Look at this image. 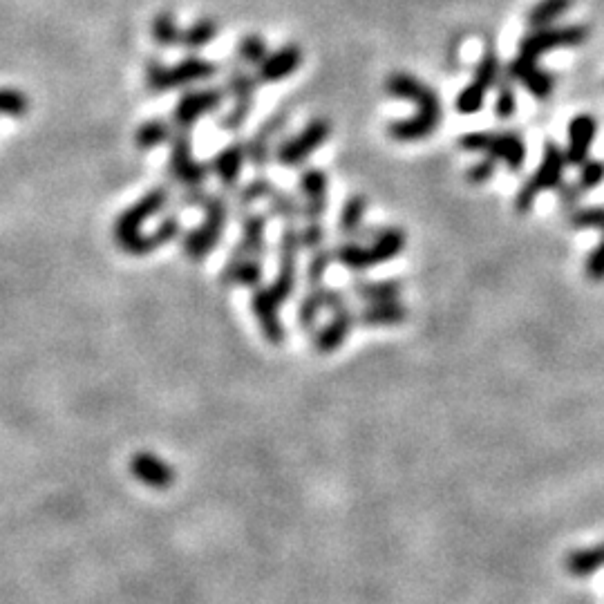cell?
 I'll use <instances>...</instances> for the list:
<instances>
[{
	"label": "cell",
	"instance_id": "cell-1",
	"mask_svg": "<svg viewBox=\"0 0 604 604\" xmlns=\"http://www.w3.org/2000/svg\"><path fill=\"white\" fill-rule=\"evenodd\" d=\"M385 92L394 99L410 101L417 106V112L408 119L392 121L388 126V135L401 144H412V141H421L432 137L437 128L441 126L443 108L439 101V94L434 92L426 83L419 81L410 72H394L385 81Z\"/></svg>",
	"mask_w": 604,
	"mask_h": 604
},
{
	"label": "cell",
	"instance_id": "cell-2",
	"mask_svg": "<svg viewBox=\"0 0 604 604\" xmlns=\"http://www.w3.org/2000/svg\"><path fill=\"white\" fill-rule=\"evenodd\" d=\"M217 65L204 61L200 56H186L175 65H164L159 59H148L146 63V88L153 94H164L168 90L186 88L193 83L209 81L217 74Z\"/></svg>",
	"mask_w": 604,
	"mask_h": 604
},
{
	"label": "cell",
	"instance_id": "cell-3",
	"mask_svg": "<svg viewBox=\"0 0 604 604\" xmlns=\"http://www.w3.org/2000/svg\"><path fill=\"white\" fill-rule=\"evenodd\" d=\"M202 211V224L182 235V253L191 262H202L217 249L224 235L226 220H229V202L220 193H209V200L202 206Z\"/></svg>",
	"mask_w": 604,
	"mask_h": 604
},
{
	"label": "cell",
	"instance_id": "cell-4",
	"mask_svg": "<svg viewBox=\"0 0 604 604\" xmlns=\"http://www.w3.org/2000/svg\"><path fill=\"white\" fill-rule=\"evenodd\" d=\"M459 146L468 150V153H481L486 157H493L495 162H502L511 173L522 171V166L526 162V141L515 130L466 132V135L459 139Z\"/></svg>",
	"mask_w": 604,
	"mask_h": 604
},
{
	"label": "cell",
	"instance_id": "cell-5",
	"mask_svg": "<svg viewBox=\"0 0 604 604\" xmlns=\"http://www.w3.org/2000/svg\"><path fill=\"white\" fill-rule=\"evenodd\" d=\"M569 162H566L564 148L555 141H546L542 162L537 166V171L526 179V184L519 188L515 197V211L528 213L533 211L535 200L546 191H558L564 182V171Z\"/></svg>",
	"mask_w": 604,
	"mask_h": 604
},
{
	"label": "cell",
	"instance_id": "cell-6",
	"mask_svg": "<svg viewBox=\"0 0 604 604\" xmlns=\"http://www.w3.org/2000/svg\"><path fill=\"white\" fill-rule=\"evenodd\" d=\"M329 135H332V124H329V119L323 117L311 119L305 128L296 132V135L280 141L276 150H273V159L285 168H298L325 144Z\"/></svg>",
	"mask_w": 604,
	"mask_h": 604
},
{
	"label": "cell",
	"instance_id": "cell-7",
	"mask_svg": "<svg viewBox=\"0 0 604 604\" xmlns=\"http://www.w3.org/2000/svg\"><path fill=\"white\" fill-rule=\"evenodd\" d=\"M168 202H171V188L168 186H157L153 191H148L141 200H137L132 206L121 213L115 226H112V238H115L117 247L135 238V235L144 233V224L150 220V217H155L162 213Z\"/></svg>",
	"mask_w": 604,
	"mask_h": 604
},
{
	"label": "cell",
	"instance_id": "cell-8",
	"mask_svg": "<svg viewBox=\"0 0 604 604\" xmlns=\"http://www.w3.org/2000/svg\"><path fill=\"white\" fill-rule=\"evenodd\" d=\"M171 157H168V175L175 184L184 188L204 186L206 177L211 173V164H204L193 155L191 130L175 128L171 141Z\"/></svg>",
	"mask_w": 604,
	"mask_h": 604
},
{
	"label": "cell",
	"instance_id": "cell-9",
	"mask_svg": "<svg viewBox=\"0 0 604 604\" xmlns=\"http://www.w3.org/2000/svg\"><path fill=\"white\" fill-rule=\"evenodd\" d=\"M589 39L587 25H546L535 27V32L526 34L519 41V54L528 56V59H540L542 54L562 50V47H578Z\"/></svg>",
	"mask_w": 604,
	"mask_h": 604
},
{
	"label": "cell",
	"instance_id": "cell-10",
	"mask_svg": "<svg viewBox=\"0 0 604 604\" xmlns=\"http://www.w3.org/2000/svg\"><path fill=\"white\" fill-rule=\"evenodd\" d=\"M499 72H502V63H499L497 52L488 50L475 70L473 81L457 94L455 108L459 115H477V112L484 108L486 97L490 88H495L499 83Z\"/></svg>",
	"mask_w": 604,
	"mask_h": 604
},
{
	"label": "cell",
	"instance_id": "cell-11",
	"mask_svg": "<svg viewBox=\"0 0 604 604\" xmlns=\"http://www.w3.org/2000/svg\"><path fill=\"white\" fill-rule=\"evenodd\" d=\"M224 99H226V90L220 86L184 92L182 97H179L177 106L173 108V117H171L173 126L179 130L195 128L197 121L220 110Z\"/></svg>",
	"mask_w": 604,
	"mask_h": 604
},
{
	"label": "cell",
	"instance_id": "cell-12",
	"mask_svg": "<svg viewBox=\"0 0 604 604\" xmlns=\"http://www.w3.org/2000/svg\"><path fill=\"white\" fill-rule=\"evenodd\" d=\"M280 300L273 296L271 287H256L251 294V309L253 316L258 318L262 336L271 345H282L287 341V327L280 318Z\"/></svg>",
	"mask_w": 604,
	"mask_h": 604
},
{
	"label": "cell",
	"instance_id": "cell-13",
	"mask_svg": "<svg viewBox=\"0 0 604 604\" xmlns=\"http://www.w3.org/2000/svg\"><path fill=\"white\" fill-rule=\"evenodd\" d=\"M329 179L320 168H305L298 177V193L302 197L300 211L305 222H320L327 211Z\"/></svg>",
	"mask_w": 604,
	"mask_h": 604
},
{
	"label": "cell",
	"instance_id": "cell-14",
	"mask_svg": "<svg viewBox=\"0 0 604 604\" xmlns=\"http://www.w3.org/2000/svg\"><path fill=\"white\" fill-rule=\"evenodd\" d=\"M177 238H182V222H179L177 215H168L157 224L153 233H139L132 240L121 244L119 249L132 258H146L148 253L166 247V244L175 242Z\"/></svg>",
	"mask_w": 604,
	"mask_h": 604
},
{
	"label": "cell",
	"instance_id": "cell-15",
	"mask_svg": "<svg viewBox=\"0 0 604 604\" xmlns=\"http://www.w3.org/2000/svg\"><path fill=\"white\" fill-rule=\"evenodd\" d=\"M598 135V121L591 115H578L569 121L566 128V162L569 166H582L587 159H591V146Z\"/></svg>",
	"mask_w": 604,
	"mask_h": 604
},
{
	"label": "cell",
	"instance_id": "cell-16",
	"mask_svg": "<svg viewBox=\"0 0 604 604\" xmlns=\"http://www.w3.org/2000/svg\"><path fill=\"white\" fill-rule=\"evenodd\" d=\"M508 79L517 81L519 86L531 92L535 99H549L555 88L553 74L542 70L535 59H528V56L522 54L508 63Z\"/></svg>",
	"mask_w": 604,
	"mask_h": 604
},
{
	"label": "cell",
	"instance_id": "cell-17",
	"mask_svg": "<svg viewBox=\"0 0 604 604\" xmlns=\"http://www.w3.org/2000/svg\"><path fill=\"white\" fill-rule=\"evenodd\" d=\"M356 320V311L352 307L336 311L332 314V320L320 329H314V338H311V345H314L316 354H334L343 347L347 341V336L352 334Z\"/></svg>",
	"mask_w": 604,
	"mask_h": 604
},
{
	"label": "cell",
	"instance_id": "cell-18",
	"mask_svg": "<svg viewBox=\"0 0 604 604\" xmlns=\"http://www.w3.org/2000/svg\"><path fill=\"white\" fill-rule=\"evenodd\" d=\"M289 121V112H276L271 119H267V124H262L260 130L247 141V162L256 168V171H264L267 164L273 157V141L278 139L280 130L287 126Z\"/></svg>",
	"mask_w": 604,
	"mask_h": 604
},
{
	"label": "cell",
	"instance_id": "cell-19",
	"mask_svg": "<svg viewBox=\"0 0 604 604\" xmlns=\"http://www.w3.org/2000/svg\"><path fill=\"white\" fill-rule=\"evenodd\" d=\"M302 65V50L298 45L289 43L280 47L276 52H269L256 68V79L258 83H278L289 79Z\"/></svg>",
	"mask_w": 604,
	"mask_h": 604
},
{
	"label": "cell",
	"instance_id": "cell-20",
	"mask_svg": "<svg viewBox=\"0 0 604 604\" xmlns=\"http://www.w3.org/2000/svg\"><path fill=\"white\" fill-rule=\"evenodd\" d=\"M209 164L211 173H215V177L220 179V184L226 191H233L240 182L244 164H247V141H231V144L224 146Z\"/></svg>",
	"mask_w": 604,
	"mask_h": 604
},
{
	"label": "cell",
	"instance_id": "cell-21",
	"mask_svg": "<svg viewBox=\"0 0 604 604\" xmlns=\"http://www.w3.org/2000/svg\"><path fill=\"white\" fill-rule=\"evenodd\" d=\"M267 224H269V213H258V211L244 213L240 242L235 244L233 251L242 253V256L264 258V253H267Z\"/></svg>",
	"mask_w": 604,
	"mask_h": 604
},
{
	"label": "cell",
	"instance_id": "cell-22",
	"mask_svg": "<svg viewBox=\"0 0 604 604\" xmlns=\"http://www.w3.org/2000/svg\"><path fill=\"white\" fill-rule=\"evenodd\" d=\"M264 276L262 258L253 256H242V253L231 251L229 260L222 267V282L229 287H260Z\"/></svg>",
	"mask_w": 604,
	"mask_h": 604
},
{
	"label": "cell",
	"instance_id": "cell-23",
	"mask_svg": "<svg viewBox=\"0 0 604 604\" xmlns=\"http://www.w3.org/2000/svg\"><path fill=\"white\" fill-rule=\"evenodd\" d=\"M405 244H408V238H405L399 226H383V229L372 231V240L367 244V249H370L374 267L399 258Z\"/></svg>",
	"mask_w": 604,
	"mask_h": 604
},
{
	"label": "cell",
	"instance_id": "cell-24",
	"mask_svg": "<svg viewBox=\"0 0 604 604\" xmlns=\"http://www.w3.org/2000/svg\"><path fill=\"white\" fill-rule=\"evenodd\" d=\"M405 318H408V307L401 300L370 302L356 314L358 325L363 327H392L401 325Z\"/></svg>",
	"mask_w": 604,
	"mask_h": 604
},
{
	"label": "cell",
	"instance_id": "cell-25",
	"mask_svg": "<svg viewBox=\"0 0 604 604\" xmlns=\"http://www.w3.org/2000/svg\"><path fill=\"white\" fill-rule=\"evenodd\" d=\"M130 470L137 479L155 488H164L173 481L171 466L164 464V461L155 455H148V452H139V455L132 457Z\"/></svg>",
	"mask_w": 604,
	"mask_h": 604
},
{
	"label": "cell",
	"instance_id": "cell-26",
	"mask_svg": "<svg viewBox=\"0 0 604 604\" xmlns=\"http://www.w3.org/2000/svg\"><path fill=\"white\" fill-rule=\"evenodd\" d=\"M602 566H604V542L564 555V569L566 573L575 575V578H587V575L596 573L598 569H602Z\"/></svg>",
	"mask_w": 604,
	"mask_h": 604
},
{
	"label": "cell",
	"instance_id": "cell-27",
	"mask_svg": "<svg viewBox=\"0 0 604 604\" xmlns=\"http://www.w3.org/2000/svg\"><path fill=\"white\" fill-rule=\"evenodd\" d=\"M258 86L260 83L256 79V74H251L242 63H235L229 70V77H226L224 90L231 94L235 103H253Z\"/></svg>",
	"mask_w": 604,
	"mask_h": 604
},
{
	"label": "cell",
	"instance_id": "cell-28",
	"mask_svg": "<svg viewBox=\"0 0 604 604\" xmlns=\"http://www.w3.org/2000/svg\"><path fill=\"white\" fill-rule=\"evenodd\" d=\"M401 282L399 280H358L354 285V296L363 300L365 305L370 302H388L401 298Z\"/></svg>",
	"mask_w": 604,
	"mask_h": 604
},
{
	"label": "cell",
	"instance_id": "cell-29",
	"mask_svg": "<svg viewBox=\"0 0 604 604\" xmlns=\"http://www.w3.org/2000/svg\"><path fill=\"white\" fill-rule=\"evenodd\" d=\"M367 211V200L363 195H352L347 197V202L341 211V222H338V231L343 238L356 240L363 231V220Z\"/></svg>",
	"mask_w": 604,
	"mask_h": 604
},
{
	"label": "cell",
	"instance_id": "cell-30",
	"mask_svg": "<svg viewBox=\"0 0 604 604\" xmlns=\"http://www.w3.org/2000/svg\"><path fill=\"white\" fill-rule=\"evenodd\" d=\"M175 132V126L168 124L164 119H150L146 124H141L135 132V146L137 150H153L162 144H168Z\"/></svg>",
	"mask_w": 604,
	"mask_h": 604
},
{
	"label": "cell",
	"instance_id": "cell-31",
	"mask_svg": "<svg viewBox=\"0 0 604 604\" xmlns=\"http://www.w3.org/2000/svg\"><path fill=\"white\" fill-rule=\"evenodd\" d=\"M334 260L338 264H343L345 269L354 271V273H363V271L374 267L367 244H361V242H356V240L343 242L341 247L334 249Z\"/></svg>",
	"mask_w": 604,
	"mask_h": 604
},
{
	"label": "cell",
	"instance_id": "cell-32",
	"mask_svg": "<svg viewBox=\"0 0 604 604\" xmlns=\"http://www.w3.org/2000/svg\"><path fill=\"white\" fill-rule=\"evenodd\" d=\"M217 34H220V23H217L215 18H200V21L182 32L179 45H182L186 52H200L202 47L215 41Z\"/></svg>",
	"mask_w": 604,
	"mask_h": 604
},
{
	"label": "cell",
	"instance_id": "cell-33",
	"mask_svg": "<svg viewBox=\"0 0 604 604\" xmlns=\"http://www.w3.org/2000/svg\"><path fill=\"white\" fill-rule=\"evenodd\" d=\"M575 0H540L535 7H531V12L526 14V23L531 27H546L558 21L560 16H564L569 9L573 7Z\"/></svg>",
	"mask_w": 604,
	"mask_h": 604
},
{
	"label": "cell",
	"instance_id": "cell-34",
	"mask_svg": "<svg viewBox=\"0 0 604 604\" xmlns=\"http://www.w3.org/2000/svg\"><path fill=\"white\" fill-rule=\"evenodd\" d=\"M273 193H276V184H273L269 177H256V179H251L249 184H244L240 188L238 197H235V202H238L240 211H249L253 204H258L262 200H269Z\"/></svg>",
	"mask_w": 604,
	"mask_h": 604
},
{
	"label": "cell",
	"instance_id": "cell-35",
	"mask_svg": "<svg viewBox=\"0 0 604 604\" xmlns=\"http://www.w3.org/2000/svg\"><path fill=\"white\" fill-rule=\"evenodd\" d=\"M320 289H323V287H316V289L309 287L307 294L302 296L300 302H298L296 320H298V327L305 329V332H314L320 311L325 309L323 307V296H320Z\"/></svg>",
	"mask_w": 604,
	"mask_h": 604
},
{
	"label": "cell",
	"instance_id": "cell-36",
	"mask_svg": "<svg viewBox=\"0 0 604 604\" xmlns=\"http://www.w3.org/2000/svg\"><path fill=\"white\" fill-rule=\"evenodd\" d=\"M267 202H269V217H276V220H282L285 224H296L298 220H302L300 200L291 193L276 191Z\"/></svg>",
	"mask_w": 604,
	"mask_h": 604
},
{
	"label": "cell",
	"instance_id": "cell-37",
	"mask_svg": "<svg viewBox=\"0 0 604 604\" xmlns=\"http://www.w3.org/2000/svg\"><path fill=\"white\" fill-rule=\"evenodd\" d=\"M298 285V262H278V273L271 282L273 296L280 300V305L291 300Z\"/></svg>",
	"mask_w": 604,
	"mask_h": 604
},
{
	"label": "cell",
	"instance_id": "cell-38",
	"mask_svg": "<svg viewBox=\"0 0 604 604\" xmlns=\"http://www.w3.org/2000/svg\"><path fill=\"white\" fill-rule=\"evenodd\" d=\"M153 41L159 47H175L182 41V32L177 25V18L171 12H162L153 18Z\"/></svg>",
	"mask_w": 604,
	"mask_h": 604
},
{
	"label": "cell",
	"instance_id": "cell-39",
	"mask_svg": "<svg viewBox=\"0 0 604 604\" xmlns=\"http://www.w3.org/2000/svg\"><path fill=\"white\" fill-rule=\"evenodd\" d=\"M267 54H269L267 41L258 34L242 36L238 43V63L242 65H253V68H258V65L267 59Z\"/></svg>",
	"mask_w": 604,
	"mask_h": 604
},
{
	"label": "cell",
	"instance_id": "cell-40",
	"mask_svg": "<svg viewBox=\"0 0 604 604\" xmlns=\"http://www.w3.org/2000/svg\"><path fill=\"white\" fill-rule=\"evenodd\" d=\"M332 262H334V251H329L325 247L311 251V258L307 264V282L311 289L325 285V273Z\"/></svg>",
	"mask_w": 604,
	"mask_h": 604
},
{
	"label": "cell",
	"instance_id": "cell-41",
	"mask_svg": "<svg viewBox=\"0 0 604 604\" xmlns=\"http://www.w3.org/2000/svg\"><path fill=\"white\" fill-rule=\"evenodd\" d=\"M27 110H30V101L21 90L0 88V117L21 119L27 115Z\"/></svg>",
	"mask_w": 604,
	"mask_h": 604
},
{
	"label": "cell",
	"instance_id": "cell-42",
	"mask_svg": "<svg viewBox=\"0 0 604 604\" xmlns=\"http://www.w3.org/2000/svg\"><path fill=\"white\" fill-rule=\"evenodd\" d=\"M573 229H593L604 235V206H587L571 213Z\"/></svg>",
	"mask_w": 604,
	"mask_h": 604
},
{
	"label": "cell",
	"instance_id": "cell-43",
	"mask_svg": "<svg viewBox=\"0 0 604 604\" xmlns=\"http://www.w3.org/2000/svg\"><path fill=\"white\" fill-rule=\"evenodd\" d=\"M604 182V162L600 159H587L580 166V175H578V184L582 193H589L593 188H598Z\"/></svg>",
	"mask_w": 604,
	"mask_h": 604
},
{
	"label": "cell",
	"instance_id": "cell-44",
	"mask_svg": "<svg viewBox=\"0 0 604 604\" xmlns=\"http://www.w3.org/2000/svg\"><path fill=\"white\" fill-rule=\"evenodd\" d=\"M251 110H253V103H233V108L229 112H224L220 121H217V126H220V130L224 132H238L249 121Z\"/></svg>",
	"mask_w": 604,
	"mask_h": 604
},
{
	"label": "cell",
	"instance_id": "cell-45",
	"mask_svg": "<svg viewBox=\"0 0 604 604\" xmlns=\"http://www.w3.org/2000/svg\"><path fill=\"white\" fill-rule=\"evenodd\" d=\"M517 110V94L508 81L497 83V99H495V117L511 119Z\"/></svg>",
	"mask_w": 604,
	"mask_h": 604
},
{
	"label": "cell",
	"instance_id": "cell-46",
	"mask_svg": "<svg viewBox=\"0 0 604 604\" xmlns=\"http://www.w3.org/2000/svg\"><path fill=\"white\" fill-rule=\"evenodd\" d=\"M325 238H327V231H325L323 222H305V224H302V229H300L302 249L316 251V249L323 247Z\"/></svg>",
	"mask_w": 604,
	"mask_h": 604
},
{
	"label": "cell",
	"instance_id": "cell-47",
	"mask_svg": "<svg viewBox=\"0 0 604 604\" xmlns=\"http://www.w3.org/2000/svg\"><path fill=\"white\" fill-rule=\"evenodd\" d=\"M584 276H587L591 282L604 280V235L596 244V249H593L587 260H584Z\"/></svg>",
	"mask_w": 604,
	"mask_h": 604
},
{
	"label": "cell",
	"instance_id": "cell-48",
	"mask_svg": "<svg viewBox=\"0 0 604 604\" xmlns=\"http://www.w3.org/2000/svg\"><path fill=\"white\" fill-rule=\"evenodd\" d=\"M495 173H497V162L493 157H486V159H481V162H477L475 166H470V171L466 173V177H468V182L470 184H486V182H490V179L495 177Z\"/></svg>",
	"mask_w": 604,
	"mask_h": 604
},
{
	"label": "cell",
	"instance_id": "cell-49",
	"mask_svg": "<svg viewBox=\"0 0 604 604\" xmlns=\"http://www.w3.org/2000/svg\"><path fill=\"white\" fill-rule=\"evenodd\" d=\"M320 296H323V307L327 311H332V314H336V311L349 307V296L345 294L343 289H338V287H325L323 285V289H320Z\"/></svg>",
	"mask_w": 604,
	"mask_h": 604
},
{
	"label": "cell",
	"instance_id": "cell-50",
	"mask_svg": "<svg viewBox=\"0 0 604 604\" xmlns=\"http://www.w3.org/2000/svg\"><path fill=\"white\" fill-rule=\"evenodd\" d=\"M206 200H209V193L204 191V186H197V188H186V193L182 195V202L179 204H182L184 209H202Z\"/></svg>",
	"mask_w": 604,
	"mask_h": 604
},
{
	"label": "cell",
	"instance_id": "cell-51",
	"mask_svg": "<svg viewBox=\"0 0 604 604\" xmlns=\"http://www.w3.org/2000/svg\"><path fill=\"white\" fill-rule=\"evenodd\" d=\"M558 193H560V204H562L564 211L566 209H575V204L580 202V195H582L578 184H564V182L558 188Z\"/></svg>",
	"mask_w": 604,
	"mask_h": 604
}]
</instances>
